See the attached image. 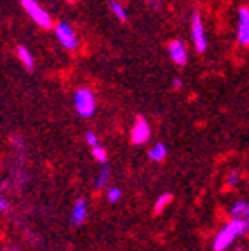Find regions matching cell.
Instances as JSON below:
<instances>
[{
  "label": "cell",
  "instance_id": "cell-1",
  "mask_svg": "<svg viewBox=\"0 0 249 251\" xmlns=\"http://www.w3.org/2000/svg\"><path fill=\"white\" fill-rule=\"evenodd\" d=\"M248 228H249L248 222L242 220L241 216H237V218H234L232 222H228V224L216 234V237H214V243H213L214 251H225L230 244L234 243L235 237L246 234Z\"/></svg>",
  "mask_w": 249,
  "mask_h": 251
},
{
  "label": "cell",
  "instance_id": "cell-2",
  "mask_svg": "<svg viewBox=\"0 0 249 251\" xmlns=\"http://www.w3.org/2000/svg\"><path fill=\"white\" fill-rule=\"evenodd\" d=\"M74 105L80 117H93L96 112V96L89 87H80L74 96Z\"/></svg>",
  "mask_w": 249,
  "mask_h": 251
},
{
  "label": "cell",
  "instance_id": "cell-3",
  "mask_svg": "<svg viewBox=\"0 0 249 251\" xmlns=\"http://www.w3.org/2000/svg\"><path fill=\"white\" fill-rule=\"evenodd\" d=\"M21 5H23L25 12L30 16L31 21H33L37 26L44 28V30H49V28L54 26L51 14H49L37 0H21Z\"/></svg>",
  "mask_w": 249,
  "mask_h": 251
},
{
  "label": "cell",
  "instance_id": "cell-4",
  "mask_svg": "<svg viewBox=\"0 0 249 251\" xmlns=\"http://www.w3.org/2000/svg\"><path fill=\"white\" fill-rule=\"evenodd\" d=\"M190 35H192V42H194L195 51H197L199 54L206 52L207 51V33H206V28H204L202 18H200L199 12H194V14H192Z\"/></svg>",
  "mask_w": 249,
  "mask_h": 251
},
{
  "label": "cell",
  "instance_id": "cell-5",
  "mask_svg": "<svg viewBox=\"0 0 249 251\" xmlns=\"http://www.w3.org/2000/svg\"><path fill=\"white\" fill-rule=\"evenodd\" d=\"M54 35H56V39H58V42L61 44L65 49H68V51H75L78 47V37L70 23H65V21L56 23Z\"/></svg>",
  "mask_w": 249,
  "mask_h": 251
},
{
  "label": "cell",
  "instance_id": "cell-6",
  "mask_svg": "<svg viewBox=\"0 0 249 251\" xmlns=\"http://www.w3.org/2000/svg\"><path fill=\"white\" fill-rule=\"evenodd\" d=\"M152 136V129H150V126L148 122L145 121L143 117H136L134 124H132V129H131V140L134 145H143L150 140Z\"/></svg>",
  "mask_w": 249,
  "mask_h": 251
},
{
  "label": "cell",
  "instance_id": "cell-7",
  "mask_svg": "<svg viewBox=\"0 0 249 251\" xmlns=\"http://www.w3.org/2000/svg\"><path fill=\"white\" fill-rule=\"evenodd\" d=\"M237 42L242 47L249 46V7H241L237 12Z\"/></svg>",
  "mask_w": 249,
  "mask_h": 251
},
{
  "label": "cell",
  "instance_id": "cell-8",
  "mask_svg": "<svg viewBox=\"0 0 249 251\" xmlns=\"http://www.w3.org/2000/svg\"><path fill=\"white\" fill-rule=\"evenodd\" d=\"M168 52H169V58L173 59V63L178 65V67H183V65L188 63V51H187V46L183 44V40H173V42H169Z\"/></svg>",
  "mask_w": 249,
  "mask_h": 251
},
{
  "label": "cell",
  "instance_id": "cell-9",
  "mask_svg": "<svg viewBox=\"0 0 249 251\" xmlns=\"http://www.w3.org/2000/svg\"><path fill=\"white\" fill-rule=\"evenodd\" d=\"M86 216H87V202L84 199H77V202L74 204V209H72V224L82 225L86 222Z\"/></svg>",
  "mask_w": 249,
  "mask_h": 251
},
{
  "label": "cell",
  "instance_id": "cell-10",
  "mask_svg": "<svg viewBox=\"0 0 249 251\" xmlns=\"http://www.w3.org/2000/svg\"><path fill=\"white\" fill-rule=\"evenodd\" d=\"M16 54H18V59L21 61V65H23L28 72H31L33 68H35V59H33V54H31L25 46H18Z\"/></svg>",
  "mask_w": 249,
  "mask_h": 251
},
{
  "label": "cell",
  "instance_id": "cell-11",
  "mask_svg": "<svg viewBox=\"0 0 249 251\" xmlns=\"http://www.w3.org/2000/svg\"><path fill=\"white\" fill-rule=\"evenodd\" d=\"M148 155H150V159L155 162H162L166 157H168V147L164 145V143H155V145L150 149V152H148Z\"/></svg>",
  "mask_w": 249,
  "mask_h": 251
},
{
  "label": "cell",
  "instance_id": "cell-12",
  "mask_svg": "<svg viewBox=\"0 0 249 251\" xmlns=\"http://www.w3.org/2000/svg\"><path fill=\"white\" fill-rule=\"evenodd\" d=\"M110 11H112V14L115 16L119 21L127 20V11H125L124 5L119 4V2H110Z\"/></svg>",
  "mask_w": 249,
  "mask_h": 251
},
{
  "label": "cell",
  "instance_id": "cell-13",
  "mask_svg": "<svg viewBox=\"0 0 249 251\" xmlns=\"http://www.w3.org/2000/svg\"><path fill=\"white\" fill-rule=\"evenodd\" d=\"M171 199H173L171 194H162V196L155 201V204H153V211H155L157 215H159V213H162L164 209H166V206L171 202Z\"/></svg>",
  "mask_w": 249,
  "mask_h": 251
},
{
  "label": "cell",
  "instance_id": "cell-14",
  "mask_svg": "<svg viewBox=\"0 0 249 251\" xmlns=\"http://www.w3.org/2000/svg\"><path fill=\"white\" fill-rule=\"evenodd\" d=\"M108 183H110V169L103 168L101 171H100V175H98V178H96V187L98 188H105V187H108Z\"/></svg>",
  "mask_w": 249,
  "mask_h": 251
},
{
  "label": "cell",
  "instance_id": "cell-15",
  "mask_svg": "<svg viewBox=\"0 0 249 251\" xmlns=\"http://www.w3.org/2000/svg\"><path fill=\"white\" fill-rule=\"evenodd\" d=\"M246 209H248V204H246L244 201H237V202L232 206L230 213H232L234 218H237V216H241V215H246Z\"/></svg>",
  "mask_w": 249,
  "mask_h": 251
},
{
  "label": "cell",
  "instance_id": "cell-16",
  "mask_svg": "<svg viewBox=\"0 0 249 251\" xmlns=\"http://www.w3.org/2000/svg\"><path fill=\"white\" fill-rule=\"evenodd\" d=\"M93 157L96 159L98 162H101V164H105V162H106V150L103 149L101 145L93 147Z\"/></svg>",
  "mask_w": 249,
  "mask_h": 251
},
{
  "label": "cell",
  "instance_id": "cell-17",
  "mask_svg": "<svg viewBox=\"0 0 249 251\" xmlns=\"http://www.w3.org/2000/svg\"><path fill=\"white\" fill-rule=\"evenodd\" d=\"M122 197V190L117 187H110L108 190H106V199L110 201V202H119V199Z\"/></svg>",
  "mask_w": 249,
  "mask_h": 251
},
{
  "label": "cell",
  "instance_id": "cell-18",
  "mask_svg": "<svg viewBox=\"0 0 249 251\" xmlns=\"http://www.w3.org/2000/svg\"><path fill=\"white\" fill-rule=\"evenodd\" d=\"M86 141L89 147H96L98 145V136L96 133H93V131H89V133H86Z\"/></svg>",
  "mask_w": 249,
  "mask_h": 251
},
{
  "label": "cell",
  "instance_id": "cell-19",
  "mask_svg": "<svg viewBox=\"0 0 249 251\" xmlns=\"http://www.w3.org/2000/svg\"><path fill=\"white\" fill-rule=\"evenodd\" d=\"M239 183V173L234 171V173H230L228 178H226V185H230V187H234V185Z\"/></svg>",
  "mask_w": 249,
  "mask_h": 251
},
{
  "label": "cell",
  "instance_id": "cell-20",
  "mask_svg": "<svg viewBox=\"0 0 249 251\" xmlns=\"http://www.w3.org/2000/svg\"><path fill=\"white\" fill-rule=\"evenodd\" d=\"M173 87H174V89H181V87H183V78L181 77L173 78Z\"/></svg>",
  "mask_w": 249,
  "mask_h": 251
},
{
  "label": "cell",
  "instance_id": "cell-21",
  "mask_svg": "<svg viewBox=\"0 0 249 251\" xmlns=\"http://www.w3.org/2000/svg\"><path fill=\"white\" fill-rule=\"evenodd\" d=\"M7 209H9V204L4 201V197L0 196V211H7Z\"/></svg>",
  "mask_w": 249,
  "mask_h": 251
},
{
  "label": "cell",
  "instance_id": "cell-22",
  "mask_svg": "<svg viewBox=\"0 0 249 251\" xmlns=\"http://www.w3.org/2000/svg\"><path fill=\"white\" fill-rule=\"evenodd\" d=\"M246 222H248V225H249V204H248V209H246Z\"/></svg>",
  "mask_w": 249,
  "mask_h": 251
},
{
  "label": "cell",
  "instance_id": "cell-23",
  "mask_svg": "<svg viewBox=\"0 0 249 251\" xmlns=\"http://www.w3.org/2000/svg\"><path fill=\"white\" fill-rule=\"evenodd\" d=\"M68 2H74V0H68Z\"/></svg>",
  "mask_w": 249,
  "mask_h": 251
},
{
  "label": "cell",
  "instance_id": "cell-24",
  "mask_svg": "<svg viewBox=\"0 0 249 251\" xmlns=\"http://www.w3.org/2000/svg\"><path fill=\"white\" fill-rule=\"evenodd\" d=\"M237 251H242V250H237Z\"/></svg>",
  "mask_w": 249,
  "mask_h": 251
}]
</instances>
